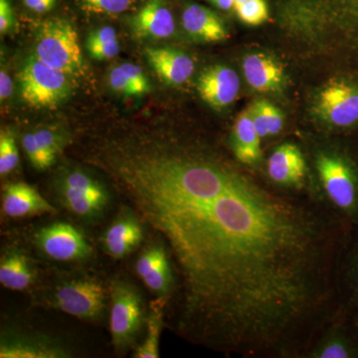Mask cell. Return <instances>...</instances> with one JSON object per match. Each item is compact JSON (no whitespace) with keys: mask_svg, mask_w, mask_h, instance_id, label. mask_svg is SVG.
Returning <instances> with one entry per match:
<instances>
[{"mask_svg":"<svg viewBox=\"0 0 358 358\" xmlns=\"http://www.w3.org/2000/svg\"><path fill=\"white\" fill-rule=\"evenodd\" d=\"M305 358H358V320L338 308Z\"/></svg>","mask_w":358,"mask_h":358,"instance_id":"obj_8","label":"cell"},{"mask_svg":"<svg viewBox=\"0 0 358 358\" xmlns=\"http://www.w3.org/2000/svg\"><path fill=\"white\" fill-rule=\"evenodd\" d=\"M27 8L36 13H46L55 6L57 0H23Z\"/></svg>","mask_w":358,"mask_h":358,"instance_id":"obj_36","label":"cell"},{"mask_svg":"<svg viewBox=\"0 0 358 358\" xmlns=\"http://www.w3.org/2000/svg\"><path fill=\"white\" fill-rule=\"evenodd\" d=\"M131 28L141 39L169 38L176 31V23L166 0H148L131 20Z\"/></svg>","mask_w":358,"mask_h":358,"instance_id":"obj_18","label":"cell"},{"mask_svg":"<svg viewBox=\"0 0 358 358\" xmlns=\"http://www.w3.org/2000/svg\"><path fill=\"white\" fill-rule=\"evenodd\" d=\"M69 75L44 64L36 56L26 61L18 73L23 101L37 109H51L71 93Z\"/></svg>","mask_w":358,"mask_h":358,"instance_id":"obj_5","label":"cell"},{"mask_svg":"<svg viewBox=\"0 0 358 358\" xmlns=\"http://www.w3.org/2000/svg\"><path fill=\"white\" fill-rule=\"evenodd\" d=\"M57 192L61 203L68 210L87 220L100 218L110 203L105 186L79 169L67 171L59 178Z\"/></svg>","mask_w":358,"mask_h":358,"instance_id":"obj_7","label":"cell"},{"mask_svg":"<svg viewBox=\"0 0 358 358\" xmlns=\"http://www.w3.org/2000/svg\"><path fill=\"white\" fill-rule=\"evenodd\" d=\"M246 1H248V0H233V8Z\"/></svg>","mask_w":358,"mask_h":358,"instance_id":"obj_39","label":"cell"},{"mask_svg":"<svg viewBox=\"0 0 358 358\" xmlns=\"http://www.w3.org/2000/svg\"><path fill=\"white\" fill-rule=\"evenodd\" d=\"M35 56L44 64L69 76L83 75L79 35L69 21L51 20L40 26Z\"/></svg>","mask_w":358,"mask_h":358,"instance_id":"obj_3","label":"cell"},{"mask_svg":"<svg viewBox=\"0 0 358 358\" xmlns=\"http://www.w3.org/2000/svg\"><path fill=\"white\" fill-rule=\"evenodd\" d=\"M166 303V300L159 298L150 303V312L145 320L148 329L147 336L143 343L136 348L134 357L157 358L159 357V338L164 329V310Z\"/></svg>","mask_w":358,"mask_h":358,"instance_id":"obj_25","label":"cell"},{"mask_svg":"<svg viewBox=\"0 0 358 358\" xmlns=\"http://www.w3.org/2000/svg\"><path fill=\"white\" fill-rule=\"evenodd\" d=\"M52 306L80 320H98L105 310V289L92 280H72L56 288Z\"/></svg>","mask_w":358,"mask_h":358,"instance_id":"obj_9","label":"cell"},{"mask_svg":"<svg viewBox=\"0 0 358 358\" xmlns=\"http://www.w3.org/2000/svg\"><path fill=\"white\" fill-rule=\"evenodd\" d=\"M308 159L310 194L339 218L358 227V152L348 145H319Z\"/></svg>","mask_w":358,"mask_h":358,"instance_id":"obj_2","label":"cell"},{"mask_svg":"<svg viewBox=\"0 0 358 358\" xmlns=\"http://www.w3.org/2000/svg\"><path fill=\"white\" fill-rule=\"evenodd\" d=\"M197 89L205 103L214 109H223L234 102L239 94V76L229 67L214 66L200 75Z\"/></svg>","mask_w":358,"mask_h":358,"instance_id":"obj_14","label":"cell"},{"mask_svg":"<svg viewBox=\"0 0 358 358\" xmlns=\"http://www.w3.org/2000/svg\"><path fill=\"white\" fill-rule=\"evenodd\" d=\"M231 154L242 166L260 173L263 166L262 140L254 126L249 109L243 110L233 124L229 141Z\"/></svg>","mask_w":358,"mask_h":358,"instance_id":"obj_13","label":"cell"},{"mask_svg":"<svg viewBox=\"0 0 358 358\" xmlns=\"http://www.w3.org/2000/svg\"><path fill=\"white\" fill-rule=\"evenodd\" d=\"M248 109L262 143L282 133L285 127L284 115L273 103L259 100Z\"/></svg>","mask_w":358,"mask_h":358,"instance_id":"obj_24","label":"cell"},{"mask_svg":"<svg viewBox=\"0 0 358 358\" xmlns=\"http://www.w3.org/2000/svg\"><path fill=\"white\" fill-rule=\"evenodd\" d=\"M320 119L331 128L350 129L358 126V86L346 81L329 83L317 102Z\"/></svg>","mask_w":358,"mask_h":358,"instance_id":"obj_10","label":"cell"},{"mask_svg":"<svg viewBox=\"0 0 358 358\" xmlns=\"http://www.w3.org/2000/svg\"><path fill=\"white\" fill-rule=\"evenodd\" d=\"M91 162L166 247L181 338L228 357H305L338 312L350 224L195 143L110 141Z\"/></svg>","mask_w":358,"mask_h":358,"instance_id":"obj_1","label":"cell"},{"mask_svg":"<svg viewBox=\"0 0 358 358\" xmlns=\"http://www.w3.org/2000/svg\"><path fill=\"white\" fill-rule=\"evenodd\" d=\"M263 178L282 192L310 194L307 155L298 143H280L264 159Z\"/></svg>","mask_w":358,"mask_h":358,"instance_id":"obj_6","label":"cell"},{"mask_svg":"<svg viewBox=\"0 0 358 358\" xmlns=\"http://www.w3.org/2000/svg\"><path fill=\"white\" fill-rule=\"evenodd\" d=\"M2 211L8 217L21 218L55 213L56 209L32 186L14 182L6 186L2 195Z\"/></svg>","mask_w":358,"mask_h":358,"instance_id":"obj_20","label":"cell"},{"mask_svg":"<svg viewBox=\"0 0 358 358\" xmlns=\"http://www.w3.org/2000/svg\"><path fill=\"white\" fill-rule=\"evenodd\" d=\"M35 272L32 264L20 252L13 249L6 252L0 262V282L4 288L23 291L34 281Z\"/></svg>","mask_w":358,"mask_h":358,"instance_id":"obj_23","label":"cell"},{"mask_svg":"<svg viewBox=\"0 0 358 358\" xmlns=\"http://www.w3.org/2000/svg\"><path fill=\"white\" fill-rule=\"evenodd\" d=\"M20 164V154L15 138L10 131H2L0 134V174L10 173Z\"/></svg>","mask_w":358,"mask_h":358,"instance_id":"obj_26","label":"cell"},{"mask_svg":"<svg viewBox=\"0 0 358 358\" xmlns=\"http://www.w3.org/2000/svg\"><path fill=\"white\" fill-rule=\"evenodd\" d=\"M136 273L157 298L169 301L176 291V277L173 261L162 242L145 249L136 261Z\"/></svg>","mask_w":358,"mask_h":358,"instance_id":"obj_12","label":"cell"},{"mask_svg":"<svg viewBox=\"0 0 358 358\" xmlns=\"http://www.w3.org/2000/svg\"><path fill=\"white\" fill-rule=\"evenodd\" d=\"M90 56L98 61L109 60L115 57L120 52L119 40L110 42V43L101 45V46L88 48Z\"/></svg>","mask_w":358,"mask_h":358,"instance_id":"obj_34","label":"cell"},{"mask_svg":"<svg viewBox=\"0 0 358 358\" xmlns=\"http://www.w3.org/2000/svg\"><path fill=\"white\" fill-rule=\"evenodd\" d=\"M110 293L112 343L115 352L124 353L136 345L147 320L143 299L133 285L124 281L113 282Z\"/></svg>","mask_w":358,"mask_h":358,"instance_id":"obj_4","label":"cell"},{"mask_svg":"<svg viewBox=\"0 0 358 358\" xmlns=\"http://www.w3.org/2000/svg\"><path fill=\"white\" fill-rule=\"evenodd\" d=\"M238 17L246 24L257 26L268 20V6L265 0H248L235 7Z\"/></svg>","mask_w":358,"mask_h":358,"instance_id":"obj_27","label":"cell"},{"mask_svg":"<svg viewBox=\"0 0 358 358\" xmlns=\"http://www.w3.org/2000/svg\"><path fill=\"white\" fill-rule=\"evenodd\" d=\"M14 26L13 6L9 0H0V32L1 34L10 31Z\"/></svg>","mask_w":358,"mask_h":358,"instance_id":"obj_35","label":"cell"},{"mask_svg":"<svg viewBox=\"0 0 358 358\" xmlns=\"http://www.w3.org/2000/svg\"><path fill=\"white\" fill-rule=\"evenodd\" d=\"M115 40H117V36L114 28L110 26H105V27L96 29V31L90 34L89 38L87 40V49L110 43Z\"/></svg>","mask_w":358,"mask_h":358,"instance_id":"obj_33","label":"cell"},{"mask_svg":"<svg viewBox=\"0 0 358 358\" xmlns=\"http://www.w3.org/2000/svg\"><path fill=\"white\" fill-rule=\"evenodd\" d=\"M33 136L37 145L41 148L45 154L55 162L56 157L63 147L62 136L49 129H37L33 131Z\"/></svg>","mask_w":358,"mask_h":358,"instance_id":"obj_29","label":"cell"},{"mask_svg":"<svg viewBox=\"0 0 358 358\" xmlns=\"http://www.w3.org/2000/svg\"><path fill=\"white\" fill-rule=\"evenodd\" d=\"M84 6L98 13L119 14L129 10L136 0H82Z\"/></svg>","mask_w":358,"mask_h":358,"instance_id":"obj_30","label":"cell"},{"mask_svg":"<svg viewBox=\"0 0 358 358\" xmlns=\"http://www.w3.org/2000/svg\"><path fill=\"white\" fill-rule=\"evenodd\" d=\"M13 81H11L10 77L7 75L6 71L1 70V72H0V98H1V102L7 100L13 94Z\"/></svg>","mask_w":358,"mask_h":358,"instance_id":"obj_37","label":"cell"},{"mask_svg":"<svg viewBox=\"0 0 358 358\" xmlns=\"http://www.w3.org/2000/svg\"><path fill=\"white\" fill-rule=\"evenodd\" d=\"M22 147L32 166L38 171H45L55 162L37 145L33 133H27L23 136Z\"/></svg>","mask_w":358,"mask_h":358,"instance_id":"obj_28","label":"cell"},{"mask_svg":"<svg viewBox=\"0 0 358 358\" xmlns=\"http://www.w3.org/2000/svg\"><path fill=\"white\" fill-rule=\"evenodd\" d=\"M208 1L223 10H230L233 8V0H208Z\"/></svg>","mask_w":358,"mask_h":358,"instance_id":"obj_38","label":"cell"},{"mask_svg":"<svg viewBox=\"0 0 358 358\" xmlns=\"http://www.w3.org/2000/svg\"><path fill=\"white\" fill-rule=\"evenodd\" d=\"M121 67L136 90V96L145 95L150 91L148 78L145 77V73L140 66L134 64V63H122Z\"/></svg>","mask_w":358,"mask_h":358,"instance_id":"obj_31","label":"cell"},{"mask_svg":"<svg viewBox=\"0 0 358 358\" xmlns=\"http://www.w3.org/2000/svg\"><path fill=\"white\" fill-rule=\"evenodd\" d=\"M110 86L117 93L122 94L124 96H136V90L129 81L124 71L122 70L121 65L115 66L110 72L109 76Z\"/></svg>","mask_w":358,"mask_h":358,"instance_id":"obj_32","label":"cell"},{"mask_svg":"<svg viewBox=\"0 0 358 358\" xmlns=\"http://www.w3.org/2000/svg\"><path fill=\"white\" fill-rule=\"evenodd\" d=\"M183 28L193 39L219 42L228 38L222 20L213 11L199 4H190L182 14Z\"/></svg>","mask_w":358,"mask_h":358,"instance_id":"obj_22","label":"cell"},{"mask_svg":"<svg viewBox=\"0 0 358 358\" xmlns=\"http://www.w3.org/2000/svg\"><path fill=\"white\" fill-rule=\"evenodd\" d=\"M338 308L358 320V227L352 228L338 275Z\"/></svg>","mask_w":358,"mask_h":358,"instance_id":"obj_16","label":"cell"},{"mask_svg":"<svg viewBox=\"0 0 358 358\" xmlns=\"http://www.w3.org/2000/svg\"><path fill=\"white\" fill-rule=\"evenodd\" d=\"M145 56L152 69L166 83L185 84L194 72L192 59L182 52L169 47H148Z\"/></svg>","mask_w":358,"mask_h":358,"instance_id":"obj_19","label":"cell"},{"mask_svg":"<svg viewBox=\"0 0 358 358\" xmlns=\"http://www.w3.org/2000/svg\"><path fill=\"white\" fill-rule=\"evenodd\" d=\"M143 227L133 209L122 212L103 234V246L108 255L120 259L133 252L143 241Z\"/></svg>","mask_w":358,"mask_h":358,"instance_id":"obj_17","label":"cell"},{"mask_svg":"<svg viewBox=\"0 0 358 358\" xmlns=\"http://www.w3.org/2000/svg\"><path fill=\"white\" fill-rule=\"evenodd\" d=\"M70 355L59 341L35 334H6L0 343L1 358H62Z\"/></svg>","mask_w":358,"mask_h":358,"instance_id":"obj_15","label":"cell"},{"mask_svg":"<svg viewBox=\"0 0 358 358\" xmlns=\"http://www.w3.org/2000/svg\"><path fill=\"white\" fill-rule=\"evenodd\" d=\"M243 72L251 88L263 93L279 91L285 82L282 65L263 53H252L243 61Z\"/></svg>","mask_w":358,"mask_h":358,"instance_id":"obj_21","label":"cell"},{"mask_svg":"<svg viewBox=\"0 0 358 358\" xmlns=\"http://www.w3.org/2000/svg\"><path fill=\"white\" fill-rule=\"evenodd\" d=\"M35 243L49 258L65 262L83 260L92 253L91 246L83 234L64 222L51 224L37 231Z\"/></svg>","mask_w":358,"mask_h":358,"instance_id":"obj_11","label":"cell"}]
</instances>
